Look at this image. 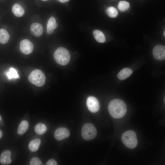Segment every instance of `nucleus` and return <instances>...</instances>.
<instances>
[{"label": "nucleus", "mask_w": 165, "mask_h": 165, "mask_svg": "<svg viewBox=\"0 0 165 165\" xmlns=\"http://www.w3.org/2000/svg\"><path fill=\"white\" fill-rule=\"evenodd\" d=\"M108 110L112 117L119 119L123 117L126 114L127 107L124 101L119 99H115L109 103Z\"/></svg>", "instance_id": "1"}, {"label": "nucleus", "mask_w": 165, "mask_h": 165, "mask_svg": "<svg viewBox=\"0 0 165 165\" xmlns=\"http://www.w3.org/2000/svg\"><path fill=\"white\" fill-rule=\"evenodd\" d=\"M54 57L57 63L62 65L67 64L70 59L69 52L67 49L63 47L57 49L54 53Z\"/></svg>", "instance_id": "2"}, {"label": "nucleus", "mask_w": 165, "mask_h": 165, "mask_svg": "<svg viewBox=\"0 0 165 165\" xmlns=\"http://www.w3.org/2000/svg\"><path fill=\"white\" fill-rule=\"evenodd\" d=\"M123 144L128 148L133 149L138 145V140L135 132L129 130L124 132L121 137Z\"/></svg>", "instance_id": "3"}, {"label": "nucleus", "mask_w": 165, "mask_h": 165, "mask_svg": "<svg viewBox=\"0 0 165 165\" xmlns=\"http://www.w3.org/2000/svg\"><path fill=\"white\" fill-rule=\"evenodd\" d=\"M28 79L31 83L40 87L44 84L46 81V77L42 71L36 69L32 71L30 73Z\"/></svg>", "instance_id": "4"}, {"label": "nucleus", "mask_w": 165, "mask_h": 165, "mask_svg": "<svg viewBox=\"0 0 165 165\" xmlns=\"http://www.w3.org/2000/svg\"><path fill=\"white\" fill-rule=\"evenodd\" d=\"M82 136L86 140H90L94 138L96 136L97 132L95 127L92 124L87 123L82 127Z\"/></svg>", "instance_id": "5"}, {"label": "nucleus", "mask_w": 165, "mask_h": 165, "mask_svg": "<svg viewBox=\"0 0 165 165\" xmlns=\"http://www.w3.org/2000/svg\"><path fill=\"white\" fill-rule=\"evenodd\" d=\"M20 48L22 53L26 55L29 54L33 51L34 45L29 40L24 39L20 42Z\"/></svg>", "instance_id": "6"}, {"label": "nucleus", "mask_w": 165, "mask_h": 165, "mask_svg": "<svg viewBox=\"0 0 165 165\" xmlns=\"http://www.w3.org/2000/svg\"><path fill=\"white\" fill-rule=\"evenodd\" d=\"M86 103L88 108L92 112H96L99 110V102L98 100L93 96L89 97L87 99Z\"/></svg>", "instance_id": "7"}, {"label": "nucleus", "mask_w": 165, "mask_h": 165, "mask_svg": "<svg viewBox=\"0 0 165 165\" xmlns=\"http://www.w3.org/2000/svg\"><path fill=\"white\" fill-rule=\"evenodd\" d=\"M154 58L158 60H163L165 59V47L158 45L155 46L152 50Z\"/></svg>", "instance_id": "8"}, {"label": "nucleus", "mask_w": 165, "mask_h": 165, "mask_svg": "<svg viewBox=\"0 0 165 165\" xmlns=\"http://www.w3.org/2000/svg\"><path fill=\"white\" fill-rule=\"evenodd\" d=\"M69 130L64 127L57 128L54 134L55 138L57 140L60 141L68 138L70 135Z\"/></svg>", "instance_id": "9"}, {"label": "nucleus", "mask_w": 165, "mask_h": 165, "mask_svg": "<svg viewBox=\"0 0 165 165\" xmlns=\"http://www.w3.org/2000/svg\"><path fill=\"white\" fill-rule=\"evenodd\" d=\"M30 31L31 33L35 37H39L43 33V27L39 23H33L31 25Z\"/></svg>", "instance_id": "10"}, {"label": "nucleus", "mask_w": 165, "mask_h": 165, "mask_svg": "<svg viewBox=\"0 0 165 165\" xmlns=\"http://www.w3.org/2000/svg\"><path fill=\"white\" fill-rule=\"evenodd\" d=\"M11 152L9 150L4 151L0 156V163L3 165L10 164L12 162L11 159Z\"/></svg>", "instance_id": "11"}, {"label": "nucleus", "mask_w": 165, "mask_h": 165, "mask_svg": "<svg viewBox=\"0 0 165 165\" xmlns=\"http://www.w3.org/2000/svg\"><path fill=\"white\" fill-rule=\"evenodd\" d=\"M132 69L129 68H125L121 70L117 75L118 78L121 80H124L130 76L132 74Z\"/></svg>", "instance_id": "12"}, {"label": "nucleus", "mask_w": 165, "mask_h": 165, "mask_svg": "<svg viewBox=\"0 0 165 165\" xmlns=\"http://www.w3.org/2000/svg\"><path fill=\"white\" fill-rule=\"evenodd\" d=\"M12 11L14 15L17 17L22 16L24 13L23 8L18 4H15L13 6Z\"/></svg>", "instance_id": "13"}, {"label": "nucleus", "mask_w": 165, "mask_h": 165, "mask_svg": "<svg viewBox=\"0 0 165 165\" xmlns=\"http://www.w3.org/2000/svg\"><path fill=\"white\" fill-rule=\"evenodd\" d=\"M10 36L8 32L3 28L0 29V43L5 44L9 39Z\"/></svg>", "instance_id": "14"}, {"label": "nucleus", "mask_w": 165, "mask_h": 165, "mask_svg": "<svg viewBox=\"0 0 165 165\" xmlns=\"http://www.w3.org/2000/svg\"><path fill=\"white\" fill-rule=\"evenodd\" d=\"M41 142V140L39 139H36L31 141L28 145L29 149L32 152L37 151L39 148Z\"/></svg>", "instance_id": "15"}, {"label": "nucleus", "mask_w": 165, "mask_h": 165, "mask_svg": "<svg viewBox=\"0 0 165 165\" xmlns=\"http://www.w3.org/2000/svg\"><path fill=\"white\" fill-rule=\"evenodd\" d=\"M28 122L25 120H22L20 123L17 130L18 134L20 135L24 134L28 129Z\"/></svg>", "instance_id": "16"}, {"label": "nucleus", "mask_w": 165, "mask_h": 165, "mask_svg": "<svg viewBox=\"0 0 165 165\" xmlns=\"http://www.w3.org/2000/svg\"><path fill=\"white\" fill-rule=\"evenodd\" d=\"M93 35L96 40L99 42L104 43L105 41V38L103 33L98 30H95Z\"/></svg>", "instance_id": "17"}, {"label": "nucleus", "mask_w": 165, "mask_h": 165, "mask_svg": "<svg viewBox=\"0 0 165 165\" xmlns=\"http://www.w3.org/2000/svg\"><path fill=\"white\" fill-rule=\"evenodd\" d=\"M56 23V19L53 16H51L49 20L47 25V31L49 34L53 33L54 27Z\"/></svg>", "instance_id": "18"}, {"label": "nucleus", "mask_w": 165, "mask_h": 165, "mask_svg": "<svg viewBox=\"0 0 165 165\" xmlns=\"http://www.w3.org/2000/svg\"><path fill=\"white\" fill-rule=\"evenodd\" d=\"M34 130L37 134L40 135H42L46 132L47 127L44 124L39 123L35 126Z\"/></svg>", "instance_id": "19"}, {"label": "nucleus", "mask_w": 165, "mask_h": 165, "mask_svg": "<svg viewBox=\"0 0 165 165\" xmlns=\"http://www.w3.org/2000/svg\"><path fill=\"white\" fill-rule=\"evenodd\" d=\"M6 74L8 79L9 80L13 78H19L16 70L13 68H10L9 69L8 71L6 73Z\"/></svg>", "instance_id": "20"}, {"label": "nucleus", "mask_w": 165, "mask_h": 165, "mask_svg": "<svg viewBox=\"0 0 165 165\" xmlns=\"http://www.w3.org/2000/svg\"><path fill=\"white\" fill-rule=\"evenodd\" d=\"M107 14L110 17L115 18L118 14V12L117 9L113 7H109L107 8L106 10Z\"/></svg>", "instance_id": "21"}, {"label": "nucleus", "mask_w": 165, "mask_h": 165, "mask_svg": "<svg viewBox=\"0 0 165 165\" xmlns=\"http://www.w3.org/2000/svg\"><path fill=\"white\" fill-rule=\"evenodd\" d=\"M129 7V3L124 1H120L118 5V9L121 12H124L127 10Z\"/></svg>", "instance_id": "22"}, {"label": "nucleus", "mask_w": 165, "mask_h": 165, "mask_svg": "<svg viewBox=\"0 0 165 165\" xmlns=\"http://www.w3.org/2000/svg\"><path fill=\"white\" fill-rule=\"evenodd\" d=\"M30 165H42V163L38 157H34L31 160Z\"/></svg>", "instance_id": "23"}, {"label": "nucleus", "mask_w": 165, "mask_h": 165, "mask_svg": "<svg viewBox=\"0 0 165 165\" xmlns=\"http://www.w3.org/2000/svg\"><path fill=\"white\" fill-rule=\"evenodd\" d=\"M57 164L56 161L53 159L48 160L46 164V165H57Z\"/></svg>", "instance_id": "24"}, {"label": "nucleus", "mask_w": 165, "mask_h": 165, "mask_svg": "<svg viewBox=\"0 0 165 165\" xmlns=\"http://www.w3.org/2000/svg\"><path fill=\"white\" fill-rule=\"evenodd\" d=\"M57 1L62 3H64L68 1L69 0H57Z\"/></svg>", "instance_id": "25"}, {"label": "nucleus", "mask_w": 165, "mask_h": 165, "mask_svg": "<svg viewBox=\"0 0 165 165\" xmlns=\"http://www.w3.org/2000/svg\"><path fill=\"white\" fill-rule=\"evenodd\" d=\"M58 25L57 23H56L54 26V30L56 29L58 27Z\"/></svg>", "instance_id": "26"}, {"label": "nucleus", "mask_w": 165, "mask_h": 165, "mask_svg": "<svg viewBox=\"0 0 165 165\" xmlns=\"http://www.w3.org/2000/svg\"><path fill=\"white\" fill-rule=\"evenodd\" d=\"M2 132L1 130H0V139L1 138L2 136Z\"/></svg>", "instance_id": "27"}, {"label": "nucleus", "mask_w": 165, "mask_h": 165, "mask_svg": "<svg viewBox=\"0 0 165 165\" xmlns=\"http://www.w3.org/2000/svg\"><path fill=\"white\" fill-rule=\"evenodd\" d=\"M1 116H0V121L1 120Z\"/></svg>", "instance_id": "28"}, {"label": "nucleus", "mask_w": 165, "mask_h": 165, "mask_svg": "<svg viewBox=\"0 0 165 165\" xmlns=\"http://www.w3.org/2000/svg\"><path fill=\"white\" fill-rule=\"evenodd\" d=\"M165 31H164V36H165Z\"/></svg>", "instance_id": "29"}, {"label": "nucleus", "mask_w": 165, "mask_h": 165, "mask_svg": "<svg viewBox=\"0 0 165 165\" xmlns=\"http://www.w3.org/2000/svg\"><path fill=\"white\" fill-rule=\"evenodd\" d=\"M42 0L43 1H48L49 0Z\"/></svg>", "instance_id": "30"}]
</instances>
